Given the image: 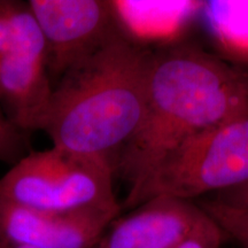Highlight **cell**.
<instances>
[{"label": "cell", "mask_w": 248, "mask_h": 248, "mask_svg": "<svg viewBox=\"0 0 248 248\" xmlns=\"http://www.w3.org/2000/svg\"><path fill=\"white\" fill-rule=\"evenodd\" d=\"M248 115V70L192 44L153 52L138 129L113 161L114 176L135 190L179 145Z\"/></svg>", "instance_id": "1"}, {"label": "cell", "mask_w": 248, "mask_h": 248, "mask_svg": "<svg viewBox=\"0 0 248 248\" xmlns=\"http://www.w3.org/2000/svg\"><path fill=\"white\" fill-rule=\"evenodd\" d=\"M153 51L124 32L55 83L42 130L52 146L108 161L138 129Z\"/></svg>", "instance_id": "2"}, {"label": "cell", "mask_w": 248, "mask_h": 248, "mask_svg": "<svg viewBox=\"0 0 248 248\" xmlns=\"http://www.w3.org/2000/svg\"><path fill=\"white\" fill-rule=\"evenodd\" d=\"M248 183V115L198 133L163 157L135 190L123 209L156 197L192 201Z\"/></svg>", "instance_id": "3"}, {"label": "cell", "mask_w": 248, "mask_h": 248, "mask_svg": "<svg viewBox=\"0 0 248 248\" xmlns=\"http://www.w3.org/2000/svg\"><path fill=\"white\" fill-rule=\"evenodd\" d=\"M0 201L51 212L121 204L108 161L55 146L13 164L0 178Z\"/></svg>", "instance_id": "4"}, {"label": "cell", "mask_w": 248, "mask_h": 248, "mask_svg": "<svg viewBox=\"0 0 248 248\" xmlns=\"http://www.w3.org/2000/svg\"><path fill=\"white\" fill-rule=\"evenodd\" d=\"M46 47L52 84L123 32L116 1L29 0Z\"/></svg>", "instance_id": "5"}, {"label": "cell", "mask_w": 248, "mask_h": 248, "mask_svg": "<svg viewBox=\"0 0 248 248\" xmlns=\"http://www.w3.org/2000/svg\"><path fill=\"white\" fill-rule=\"evenodd\" d=\"M121 213L122 204L51 212L0 201V237L30 248H93Z\"/></svg>", "instance_id": "6"}, {"label": "cell", "mask_w": 248, "mask_h": 248, "mask_svg": "<svg viewBox=\"0 0 248 248\" xmlns=\"http://www.w3.org/2000/svg\"><path fill=\"white\" fill-rule=\"evenodd\" d=\"M204 217L193 201L156 197L117 216L93 248H176Z\"/></svg>", "instance_id": "7"}, {"label": "cell", "mask_w": 248, "mask_h": 248, "mask_svg": "<svg viewBox=\"0 0 248 248\" xmlns=\"http://www.w3.org/2000/svg\"><path fill=\"white\" fill-rule=\"evenodd\" d=\"M53 84L45 54L21 53L0 58V104L14 125L28 133L42 130Z\"/></svg>", "instance_id": "8"}, {"label": "cell", "mask_w": 248, "mask_h": 248, "mask_svg": "<svg viewBox=\"0 0 248 248\" xmlns=\"http://www.w3.org/2000/svg\"><path fill=\"white\" fill-rule=\"evenodd\" d=\"M21 53L46 55L42 31L28 1L0 0V58Z\"/></svg>", "instance_id": "9"}, {"label": "cell", "mask_w": 248, "mask_h": 248, "mask_svg": "<svg viewBox=\"0 0 248 248\" xmlns=\"http://www.w3.org/2000/svg\"><path fill=\"white\" fill-rule=\"evenodd\" d=\"M198 206L240 248H248V206H232L216 198L199 200Z\"/></svg>", "instance_id": "10"}, {"label": "cell", "mask_w": 248, "mask_h": 248, "mask_svg": "<svg viewBox=\"0 0 248 248\" xmlns=\"http://www.w3.org/2000/svg\"><path fill=\"white\" fill-rule=\"evenodd\" d=\"M27 154L26 132L9 121L0 104V162L15 164Z\"/></svg>", "instance_id": "11"}, {"label": "cell", "mask_w": 248, "mask_h": 248, "mask_svg": "<svg viewBox=\"0 0 248 248\" xmlns=\"http://www.w3.org/2000/svg\"><path fill=\"white\" fill-rule=\"evenodd\" d=\"M224 238L221 229L206 215L202 222L176 248H221Z\"/></svg>", "instance_id": "12"}, {"label": "cell", "mask_w": 248, "mask_h": 248, "mask_svg": "<svg viewBox=\"0 0 248 248\" xmlns=\"http://www.w3.org/2000/svg\"><path fill=\"white\" fill-rule=\"evenodd\" d=\"M215 198L232 206H248V183L233 190L217 193Z\"/></svg>", "instance_id": "13"}, {"label": "cell", "mask_w": 248, "mask_h": 248, "mask_svg": "<svg viewBox=\"0 0 248 248\" xmlns=\"http://www.w3.org/2000/svg\"><path fill=\"white\" fill-rule=\"evenodd\" d=\"M0 248H30V247H24V246H20V245L9 243V241L2 239V238L0 237Z\"/></svg>", "instance_id": "14"}, {"label": "cell", "mask_w": 248, "mask_h": 248, "mask_svg": "<svg viewBox=\"0 0 248 248\" xmlns=\"http://www.w3.org/2000/svg\"><path fill=\"white\" fill-rule=\"evenodd\" d=\"M245 69H246V70H248V67H247V68H245Z\"/></svg>", "instance_id": "15"}]
</instances>
